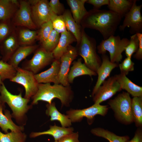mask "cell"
I'll return each instance as SVG.
<instances>
[{
  "label": "cell",
  "instance_id": "6da1fadb",
  "mask_svg": "<svg viewBox=\"0 0 142 142\" xmlns=\"http://www.w3.org/2000/svg\"><path fill=\"white\" fill-rule=\"evenodd\" d=\"M122 18L120 15L109 10L94 9L88 12L82 21L83 28L98 31L105 40L114 35Z\"/></svg>",
  "mask_w": 142,
  "mask_h": 142
},
{
  "label": "cell",
  "instance_id": "7a4b0ae2",
  "mask_svg": "<svg viewBox=\"0 0 142 142\" xmlns=\"http://www.w3.org/2000/svg\"><path fill=\"white\" fill-rule=\"evenodd\" d=\"M73 93L70 86H65L60 84L39 83L37 91L33 96L32 104H37L42 101L51 104L55 98L59 99L62 106H67L72 101Z\"/></svg>",
  "mask_w": 142,
  "mask_h": 142
},
{
  "label": "cell",
  "instance_id": "3957f363",
  "mask_svg": "<svg viewBox=\"0 0 142 142\" xmlns=\"http://www.w3.org/2000/svg\"><path fill=\"white\" fill-rule=\"evenodd\" d=\"M79 44L78 54L83 58L85 65L96 73L101 64L102 60L97 52L95 40L88 36L83 29Z\"/></svg>",
  "mask_w": 142,
  "mask_h": 142
},
{
  "label": "cell",
  "instance_id": "277c9868",
  "mask_svg": "<svg viewBox=\"0 0 142 142\" xmlns=\"http://www.w3.org/2000/svg\"><path fill=\"white\" fill-rule=\"evenodd\" d=\"M0 93L2 102L8 104L12 111V116L18 121L21 120L31 107L28 105L29 99L22 97L21 92L17 95L12 94L3 82L0 85Z\"/></svg>",
  "mask_w": 142,
  "mask_h": 142
},
{
  "label": "cell",
  "instance_id": "5b68a950",
  "mask_svg": "<svg viewBox=\"0 0 142 142\" xmlns=\"http://www.w3.org/2000/svg\"><path fill=\"white\" fill-rule=\"evenodd\" d=\"M129 41V40L126 38L121 39L118 35L111 36L106 39L102 40L97 47L98 52L103 55L108 52L111 62L118 63L121 61L122 53Z\"/></svg>",
  "mask_w": 142,
  "mask_h": 142
},
{
  "label": "cell",
  "instance_id": "8992f818",
  "mask_svg": "<svg viewBox=\"0 0 142 142\" xmlns=\"http://www.w3.org/2000/svg\"><path fill=\"white\" fill-rule=\"evenodd\" d=\"M132 99L130 94L123 92L108 103L114 111L116 118L126 124L134 122L131 111Z\"/></svg>",
  "mask_w": 142,
  "mask_h": 142
},
{
  "label": "cell",
  "instance_id": "52a82bcc",
  "mask_svg": "<svg viewBox=\"0 0 142 142\" xmlns=\"http://www.w3.org/2000/svg\"><path fill=\"white\" fill-rule=\"evenodd\" d=\"M55 59L52 52L48 51L39 46L34 52L32 58L23 63L22 68L35 74Z\"/></svg>",
  "mask_w": 142,
  "mask_h": 142
},
{
  "label": "cell",
  "instance_id": "ba28073f",
  "mask_svg": "<svg viewBox=\"0 0 142 142\" xmlns=\"http://www.w3.org/2000/svg\"><path fill=\"white\" fill-rule=\"evenodd\" d=\"M33 21L37 28L52 21L57 16L52 11L47 0H29Z\"/></svg>",
  "mask_w": 142,
  "mask_h": 142
},
{
  "label": "cell",
  "instance_id": "9c48e42d",
  "mask_svg": "<svg viewBox=\"0 0 142 142\" xmlns=\"http://www.w3.org/2000/svg\"><path fill=\"white\" fill-rule=\"evenodd\" d=\"M16 69V75L10 80L22 85L25 91L24 98L30 99L36 93L39 83L32 72L19 67Z\"/></svg>",
  "mask_w": 142,
  "mask_h": 142
},
{
  "label": "cell",
  "instance_id": "30bf717a",
  "mask_svg": "<svg viewBox=\"0 0 142 142\" xmlns=\"http://www.w3.org/2000/svg\"><path fill=\"white\" fill-rule=\"evenodd\" d=\"M137 0H134L129 11L124 16L122 24L119 27L121 31H124L126 27L130 28L129 32L134 34L142 32V16L141 13L142 5H137Z\"/></svg>",
  "mask_w": 142,
  "mask_h": 142
},
{
  "label": "cell",
  "instance_id": "8fae6325",
  "mask_svg": "<svg viewBox=\"0 0 142 142\" xmlns=\"http://www.w3.org/2000/svg\"><path fill=\"white\" fill-rule=\"evenodd\" d=\"M19 1V7L11 19L12 23L16 27H23L36 30L37 28L32 19L28 1Z\"/></svg>",
  "mask_w": 142,
  "mask_h": 142
},
{
  "label": "cell",
  "instance_id": "7c38bea8",
  "mask_svg": "<svg viewBox=\"0 0 142 142\" xmlns=\"http://www.w3.org/2000/svg\"><path fill=\"white\" fill-rule=\"evenodd\" d=\"M108 109L107 105L94 104L91 106L85 109H70L67 111V115L72 122L79 121L84 117L87 118L88 120H92L97 115H105Z\"/></svg>",
  "mask_w": 142,
  "mask_h": 142
},
{
  "label": "cell",
  "instance_id": "4fadbf2b",
  "mask_svg": "<svg viewBox=\"0 0 142 142\" xmlns=\"http://www.w3.org/2000/svg\"><path fill=\"white\" fill-rule=\"evenodd\" d=\"M121 90L115 76L109 77L102 83L93 97L94 104H100Z\"/></svg>",
  "mask_w": 142,
  "mask_h": 142
},
{
  "label": "cell",
  "instance_id": "5bb4252c",
  "mask_svg": "<svg viewBox=\"0 0 142 142\" xmlns=\"http://www.w3.org/2000/svg\"><path fill=\"white\" fill-rule=\"evenodd\" d=\"M78 54L77 50L70 45L67 52L60 58L59 80L60 83L64 86L70 85L68 80V75L70 65L76 58Z\"/></svg>",
  "mask_w": 142,
  "mask_h": 142
},
{
  "label": "cell",
  "instance_id": "9a60e30c",
  "mask_svg": "<svg viewBox=\"0 0 142 142\" xmlns=\"http://www.w3.org/2000/svg\"><path fill=\"white\" fill-rule=\"evenodd\" d=\"M20 46L15 28L0 43V53L2 57L1 60L4 62H7Z\"/></svg>",
  "mask_w": 142,
  "mask_h": 142
},
{
  "label": "cell",
  "instance_id": "2e32d148",
  "mask_svg": "<svg viewBox=\"0 0 142 142\" xmlns=\"http://www.w3.org/2000/svg\"><path fill=\"white\" fill-rule=\"evenodd\" d=\"M101 59V64L96 73L98 78L92 92V97L102 83L110 76L113 70L119 65L117 63L111 62L109 57L106 54L102 55Z\"/></svg>",
  "mask_w": 142,
  "mask_h": 142
},
{
  "label": "cell",
  "instance_id": "e0dca14e",
  "mask_svg": "<svg viewBox=\"0 0 142 142\" xmlns=\"http://www.w3.org/2000/svg\"><path fill=\"white\" fill-rule=\"evenodd\" d=\"M60 65V59H55L48 69L34 74L38 82L39 83H53L54 84H60L59 78Z\"/></svg>",
  "mask_w": 142,
  "mask_h": 142
},
{
  "label": "cell",
  "instance_id": "ac0fdd59",
  "mask_svg": "<svg viewBox=\"0 0 142 142\" xmlns=\"http://www.w3.org/2000/svg\"><path fill=\"white\" fill-rule=\"evenodd\" d=\"M69 70L68 75V80L69 83H72L74 79L77 77L83 75H88L91 77L97 75V73L82 63L81 58L75 61Z\"/></svg>",
  "mask_w": 142,
  "mask_h": 142
},
{
  "label": "cell",
  "instance_id": "d6986e66",
  "mask_svg": "<svg viewBox=\"0 0 142 142\" xmlns=\"http://www.w3.org/2000/svg\"><path fill=\"white\" fill-rule=\"evenodd\" d=\"M39 46L37 44L20 46L10 58L7 63L15 68L18 67L21 62L27 56L34 53Z\"/></svg>",
  "mask_w": 142,
  "mask_h": 142
},
{
  "label": "cell",
  "instance_id": "ffe728a7",
  "mask_svg": "<svg viewBox=\"0 0 142 142\" xmlns=\"http://www.w3.org/2000/svg\"><path fill=\"white\" fill-rule=\"evenodd\" d=\"M76 41L73 34L67 31L61 33L58 43L52 52L55 59H60L67 50L70 44Z\"/></svg>",
  "mask_w": 142,
  "mask_h": 142
},
{
  "label": "cell",
  "instance_id": "44dd1931",
  "mask_svg": "<svg viewBox=\"0 0 142 142\" xmlns=\"http://www.w3.org/2000/svg\"><path fill=\"white\" fill-rule=\"evenodd\" d=\"M19 6V1L0 0V21L11 20Z\"/></svg>",
  "mask_w": 142,
  "mask_h": 142
},
{
  "label": "cell",
  "instance_id": "7402d4cb",
  "mask_svg": "<svg viewBox=\"0 0 142 142\" xmlns=\"http://www.w3.org/2000/svg\"><path fill=\"white\" fill-rule=\"evenodd\" d=\"M16 31L20 46L33 45L35 41L37 40V30L23 27H16Z\"/></svg>",
  "mask_w": 142,
  "mask_h": 142
},
{
  "label": "cell",
  "instance_id": "603a6c76",
  "mask_svg": "<svg viewBox=\"0 0 142 142\" xmlns=\"http://www.w3.org/2000/svg\"><path fill=\"white\" fill-rule=\"evenodd\" d=\"M4 104H0V127L5 133H8V130L12 131L19 132L23 131V126L17 125L11 119L12 115L8 110L4 111V114L2 110L4 108Z\"/></svg>",
  "mask_w": 142,
  "mask_h": 142
},
{
  "label": "cell",
  "instance_id": "cb8c5ba5",
  "mask_svg": "<svg viewBox=\"0 0 142 142\" xmlns=\"http://www.w3.org/2000/svg\"><path fill=\"white\" fill-rule=\"evenodd\" d=\"M121 89L126 90L133 97H142V87L133 83L126 75L120 74L115 75Z\"/></svg>",
  "mask_w": 142,
  "mask_h": 142
},
{
  "label": "cell",
  "instance_id": "d4e9b609",
  "mask_svg": "<svg viewBox=\"0 0 142 142\" xmlns=\"http://www.w3.org/2000/svg\"><path fill=\"white\" fill-rule=\"evenodd\" d=\"M87 0H67L70 8L72 17L76 22L79 25L88 13L84 6Z\"/></svg>",
  "mask_w": 142,
  "mask_h": 142
},
{
  "label": "cell",
  "instance_id": "484cf974",
  "mask_svg": "<svg viewBox=\"0 0 142 142\" xmlns=\"http://www.w3.org/2000/svg\"><path fill=\"white\" fill-rule=\"evenodd\" d=\"M73 128L72 127H60L55 125L51 126L49 129L41 132H32L30 136L34 138L43 135H49L52 136L55 141H58L64 136L73 132Z\"/></svg>",
  "mask_w": 142,
  "mask_h": 142
},
{
  "label": "cell",
  "instance_id": "4316f807",
  "mask_svg": "<svg viewBox=\"0 0 142 142\" xmlns=\"http://www.w3.org/2000/svg\"><path fill=\"white\" fill-rule=\"evenodd\" d=\"M134 0H109V10L120 15L122 18L131 8Z\"/></svg>",
  "mask_w": 142,
  "mask_h": 142
},
{
  "label": "cell",
  "instance_id": "83f0119b",
  "mask_svg": "<svg viewBox=\"0 0 142 142\" xmlns=\"http://www.w3.org/2000/svg\"><path fill=\"white\" fill-rule=\"evenodd\" d=\"M47 109L46 114L50 117L51 121L57 120L61 124L62 126L64 127H69L71 125L72 121L67 115L60 113L56 107L54 102L47 104L46 105Z\"/></svg>",
  "mask_w": 142,
  "mask_h": 142
},
{
  "label": "cell",
  "instance_id": "f1b7e54d",
  "mask_svg": "<svg viewBox=\"0 0 142 142\" xmlns=\"http://www.w3.org/2000/svg\"><path fill=\"white\" fill-rule=\"evenodd\" d=\"M67 31L71 33L79 44L81 38L82 32L79 25L78 24L73 18L71 12L65 11L62 15Z\"/></svg>",
  "mask_w": 142,
  "mask_h": 142
},
{
  "label": "cell",
  "instance_id": "f546056e",
  "mask_svg": "<svg viewBox=\"0 0 142 142\" xmlns=\"http://www.w3.org/2000/svg\"><path fill=\"white\" fill-rule=\"evenodd\" d=\"M91 132L94 135L104 138L109 142H126L129 139L128 136H119L108 130L102 128L93 129L91 130Z\"/></svg>",
  "mask_w": 142,
  "mask_h": 142
},
{
  "label": "cell",
  "instance_id": "4dcf8cb0",
  "mask_svg": "<svg viewBox=\"0 0 142 142\" xmlns=\"http://www.w3.org/2000/svg\"><path fill=\"white\" fill-rule=\"evenodd\" d=\"M131 111L133 119L136 126H142V97H133L132 99Z\"/></svg>",
  "mask_w": 142,
  "mask_h": 142
},
{
  "label": "cell",
  "instance_id": "1f68e13d",
  "mask_svg": "<svg viewBox=\"0 0 142 142\" xmlns=\"http://www.w3.org/2000/svg\"><path fill=\"white\" fill-rule=\"evenodd\" d=\"M26 138V135L22 131L4 134L0 131V142H25Z\"/></svg>",
  "mask_w": 142,
  "mask_h": 142
},
{
  "label": "cell",
  "instance_id": "d6a6232c",
  "mask_svg": "<svg viewBox=\"0 0 142 142\" xmlns=\"http://www.w3.org/2000/svg\"><path fill=\"white\" fill-rule=\"evenodd\" d=\"M60 37L59 34L53 29L47 38L41 43L40 47L48 51L52 52L57 46Z\"/></svg>",
  "mask_w": 142,
  "mask_h": 142
},
{
  "label": "cell",
  "instance_id": "836d02e7",
  "mask_svg": "<svg viewBox=\"0 0 142 142\" xmlns=\"http://www.w3.org/2000/svg\"><path fill=\"white\" fill-rule=\"evenodd\" d=\"M16 73V68L7 62L0 60V75L3 82L7 79L10 80L15 76Z\"/></svg>",
  "mask_w": 142,
  "mask_h": 142
},
{
  "label": "cell",
  "instance_id": "e575fe53",
  "mask_svg": "<svg viewBox=\"0 0 142 142\" xmlns=\"http://www.w3.org/2000/svg\"><path fill=\"white\" fill-rule=\"evenodd\" d=\"M37 31V40L40 43L44 41L48 37L53 29L51 21L43 24Z\"/></svg>",
  "mask_w": 142,
  "mask_h": 142
},
{
  "label": "cell",
  "instance_id": "d590c367",
  "mask_svg": "<svg viewBox=\"0 0 142 142\" xmlns=\"http://www.w3.org/2000/svg\"><path fill=\"white\" fill-rule=\"evenodd\" d=\"M16 28L11 20L0 21V43Z\"/></svg>",
  "mask_w": 142,
  "mask_h": 142
},
{
  "label": "cell",
  "instance_id": "8d00e7d4",
  "mask_svg": "<svg viewBox=\"0 0 142 142\" xmlns=\"http://www.w3.org/2000/svg\"><path fill=\"white\" fill-rule=\"evenodd\" d=\"M139 44V40L136 34L131 36L129 42L124 50L127 57L131 58L133 54L137 51Z\"/></svg>",
  "mask_w": 142,
  "mask_h": 142
},
{
  "label": "cell",
  "instance_id": "74e56055",
  "mask_svg": "<svg viewBox=\"0 0 142 142\" xmlns=\"http://www.w3.org/2000/svg\"><path fill=\"white\" fill-rule=\"evenodd\" d=\"M134 63L131 58L126 57L120 64L119 66L121 74L126 75L129 73L134 70Z\"/></svg>",
  "mask_w": 142,
  "mask_h": 142
},
{
  "label": "cell",
  "instance_id": "f35d334b",
  "mask_svg": "<svg viewBox=\"0 0 142 142\" xmlns=\"http://www.w3.org/2000/svg\"><path fill=\"white\" fill-rule=\"evenodd\" d=\"M53 29L61 33L67 31L62 15L57 16L52 21Z\"/></svg>",
  "mask_w": 142,
  "mask_h": 142
},
{
  "label": "cell",
  "instance_id": "ab89813d",
  "mask_svg": "<svg viewBox=\"0 0 142 142\" xmlns=\"http://www.w3.org/2000/svg\"><path fill=\"white\" fill-rule=\"evenodd\" d=\"M49 5L52 12L55 15H61L63 10L62 4L59 0H51L48 2Z\"/></svg>",
  "mask_w": 142,
  "mask_h": 142
},
{
  "label": "cell",
  "instance_id": "60d3db41",
  "mask_svg": "<svg viewBox=\"0 0 142 142\" xmlns=\"http://www.w3.org/2000/svg\"><path fill=\"white\" fill-rule=\"evenodd\" d=\"M78 137V132H73L64 136L58 141V142H79Z\"/></svg>",
  "mask_w": 142,
  "mask_h": 142
},
{
  "label": "cell",
  "instance_id": "b9f144b4",
  "mask_svg": "<svg viewBox=\"0 0 142 142\" xmlns=\"http://www.w3.org/2000/svg\"><path fill=\"white\" fill-rule=\"evenodd\" d=\"M109 2V0H87L86 2L92 5L95 9H99L102 6L108 5Z\"/></svg>",
  "mask_w": 142,
  "mask_h": 142
},
{
  "label": "cell",
  "instance_id": "7bdbcfd3",
  "mask_svg": "<svg viewBox=\"0 0 142 142\" xmlns=\"http://www.w3.org/2000/svg\"><path fill=\"white\" fill-rule=\"evenodd\" d=\"M139 40V44L138 49L134 55V58L138 60L142 59V33H136Z\"/></svg>",
  "mask_w": 142,
  "mask_h": 142
},
{
  "label": "cell",
  "instance_id": "ee69618b",
  "mask_svg": "<svg viewBox=\"0 0 142 142\" xmlns=\"http://www.w3.org/2000/svg\"><path fill=\"white\" fill-rule=\"evenodd\" d=\"M126 142H142V131L141 128L137 129L133 138Z\"/></svg>",
  "mask_w": 142,
  "mask_h": 142
},
{
  "label": "cell",
  "instance_id": "f6af8a7d",
  "mask_svg": "<svg viewBox=\"0 0 142 142\" xmlns=\"http://www.w3.org/2000/svg\"><path fill=\"white\" fill-rule=\"evenodd\" d=\"M3 82L2 81V78L1 76L0 75V85H1L2 83ZM0 104H3V103H2V102L1 99V97L0 95Z\"/></svg>",
  "mask_w": 142,
  "mask_h": 142
},
{
  "label": "cell",
  "instance_id": "bcb514c9",
  "mask_svg": "<svg viewBox=\"0 0 142 142\" xmlns=\"http://www.w3.org/2000/svg\"><path fill=\"white\" fill-rule=\"evenodd\" d=\"M1 58H2V57H1V54H0V60H1Z\"/></svg>",
  "mask_w": 142,
  "mask_h": 142
},
{
  "label": "cell",
  "instance_id": "7dc6e473",
  "mask_svg": "<svg viewBox=\"0 0 142 142\" xmlns=\"http://www.w3.org/2000/svg\"><path fill=\"white\" fill-rule=\"evenodd\" d=\"M58 142V141H55L54 142Z\"/></svg>",
  "mask_w": 142,
  "mask_h": 142
}]
</instances>
